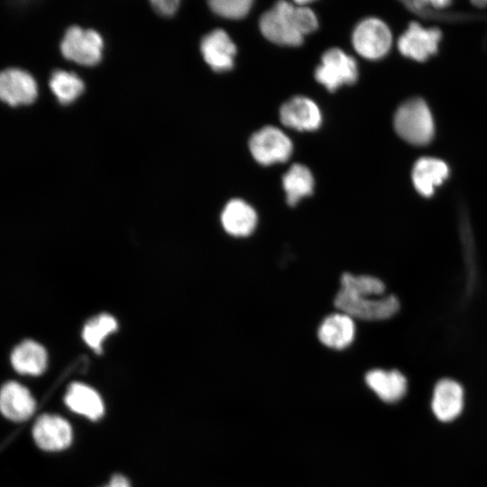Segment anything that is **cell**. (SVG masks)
I'll return each mask as SVG.
<instances>
[{"instance_id":"28","label":"cell","mask_w":487,"mask_h":487,"mask_svg":"<svg viewBox=\"0 0 487 487\" xmlns=\"http://www.w3.org/2000/svg\"><path fill=\"white\" fill-rule=\"evenodd\" d=\"M105 487H131L129 481L122 474H115Z\"/></svg>"},{"instance_id":"4","label":"cell","mask_w":487,"mask_h":487,"mask_svg":"<svg viewBox=\"0 0 487 487\" xmlns=\"http://www.w3.org/2000/svg\"><path fill=\"white\" fill-rule=\"evenodd\" d=\"M249 149L258 163L269 166L286 161L292 153L293 145L280 129L265 126L252 135Z\"/></svg>"},{"instance_id":"6","label":"cell","mask_w":487,"mask_h":487,"mask_svg":"<svg viewBox=\"0 0 487 487\" xmlns=\"http://www.w3.org/2000/svg\"><path fill=\"white\" fill-rule=\"evenodd\" d=\"M353 46L363 58L377 60L383 57L391 45L389 27L377 18H367L360 22L354 30Z\"/></svg>"},{"instance_id":"18","label":"cell","mask_w":487,"mask_h":487,"mask_svg":"<svg viewBox=\"0 0 487 487\" xmlns=\"http://www.w3.org/2000/svg\"><path fill=\"white\" fill-rule=\"evenodd\" d=\"M447 165L441 160L421 158L414 165L412 181L415 189L425 198L431 197L435 188L448 177Z\"/></svg>"},{"instance_id":"10","label":"cell","mask_w":487,"mask_h":487,"mask_svg":"<svg viewBox=\"0 0 487 487\" xmlns=\"http://www.w3.org/2000/svg\"><path fill=\"white\" fill-rule=\"evenodd\" d=\"M441 32L437 28H423L411 23L398 42L400 51L406 57L418 61L426 60L437 51Z\"/></svg>"},{"instance_id":"1","label":"cell","mask_w":487,"mask_h":487,"mask_svg":"<svg viewBox=\"0 0 487 487\" xmlns=\"http://www.w3.org/2000/svg\"><path fill=\"white\" fill-rule=\"evenodd\" d=\"M334 305L340 312L352 318L366 322L385 321L394 317L401 308V302L395 294L381 297H363L338 290Z\"/></svg>"},{"instance_id":"21","label":"cell","mask_w":487,"mask_h":487,"mask_svg":"<svg viewBox=\"0 0 487 487\" xmlns=\"http://www.w3.org/2000/svg\"><path fill=\"white\" fill-rule=\"evenodd\" d=\"M282 187L289 206H296L303 198L312 195L314 178L308 167L293 164L282 177Z\"/></svg>"},{"instance_id":"2","label":"cell","mask_w":487,"mask_h":487,"mask_svg":"<svg viewBox=\"0 0 487 487\" xmlns=\"http://www.w3.org/2000/svg\"><path fill=\"white\" fill-rule=\"evenodd\" d=\"M394 127L402 139L416 145L428 143L434 134L432 115L420 98L410 99L399 107L394 116Z\"/></svg>"},{"instance_id":"13","label":"cell","mask_w":487,"mask_h":487,"mask_svg":"<svg viewBox=\"0 0 487 487\" xmlns=\"http://www.w3.org/2000/svg\"><path fill=\"white\" fill-rule=\"evenodd\" d=\"M464 406L462 385L452 379L439 380L434 388L432 410L437 419L448 422L457 418Z\"/></svg>"},{"instance_id":"20","label":"cell","mask_w":487,"mask_h":487,"mask_svg":"<svg viewBox=\"0 0 487 487\" xmlns=\"http://www.w3.org/2000/svg\"><path fill=\"white\" fill-rule=\"evenodd\" d=\"M11 363L21 374L39 375L46 369L47 353L37 342L25 340L13 350Z\"/></svg>"},{"instance_id":"22","label":"cell","mask_w":487,"mask_h":487,"mask_svg":"<svg viewBox=\"0 0 487 487\" xmlns=\"http://www.w3.org/2000/svg\"><path fill=\"white\" fill-rule=\"evenodd\" d=\"M340 290L363 297H381L385 295L384 281L373 275H354L345 272L340 278Z\"/></svg>"},{"instance_id":"16","label":"cell","mask_w":487,"mask_h":487,"mask_svg":"<svg viewBox=\"0 0 487 487\" xmlns=\"http://www.w3.org/2000/svg\"><path fill=\"white\" fill-rule=\"evenodd\" d=\"M220 221L228 234L245 237L254 231L258 216L252 206L242 199L234 198L225 206L220 215Z\"/></svg>"},{"instance_id":"24","label":"cell","mask_w":487,"mask_h":487,"mask_svg":"<svg viewBox=\"0 0 487 487\" xmlns=\"http://www.w3.org/2000/svg\"><path fill=\"white\" fill-rule=\"evenodd\" d=\"M50 87L60 103L68 104L81 94L84 84L74 73L56 70L51 77Z\"/></svg>"},{"instance_id":"29","label":"cell","mask_w":487,"mask_h":487,"mask_svg":"<svg viewBox=\"0 0 487 487\" xmlns=\"http://www.w3.org/2000/svg\"><path fill=\"white\" fill-rule=\"evenodd\" d=\"M431 4L435 6V7H445L446 5H448L450 4L449 1H444V0H441V1H433L431 2Z\"/></svg>"},{"instance_id":"17","label":"cell","mask_w":487,"mask_h":487,"mask_svg":"<svg viewBox=\"0 0 487 487\" xmlns=\"http://www.w3.org/2000/svg\"><path fill=\"white\" fill-rule=\"evenodd\" d=\"M365 382L385 402H396L407 391L408 381L398 370L373 369L365 374Z\"/></svg>"},{"instance_id":"27","label":"cell","mask_w":487,"mask_h":487,"mask_svg":"<svg viewBox=\"0 0 487 487\" xmlns=\"http://www.w3.org/2000/svg\"><path fill=\"white\" fill-rule=\"evenodd\" d=\"M151 4L152 5L153 8L156 10L157 13L162 15H171L177 11L179 5V1L178 0H154V1H152Z\"/></svg>"},{"instance_id":"25","label":"cell","mask_w":487,"mask_h":487,"mask_svg":"<svg viewBox=\"0 0 487 487\" xmlns=\"http://www.w3.org/2000/svg\"><path fill=\"white\" fill-rule=\"evenodd\" d=\"M210 8L216 14L228 19H240L250 11L251 0H213L209 3Z\"/></svg>"},{"instance_id":"7","label":"cell","mask_w":487,"mask_h":487,"mask_svg":"<svg viewBox=\"0 0 487 487\" xmlns=\"http://www.w3.org/2000/svg\"><path fill=\"white\" fill-rule=\"evenodd\" d=\"M291 3L279 1L260 18V29L270 41L286 46H299L303 37L295 28L290 17Z\"/></svg>"},{"instance_id":"11","label":"cell","mask_w":487,"mask_h":487,"mask_svg":"<svg viewBox=\"0 0 487 487\" xmlns=\"http://www.w3.org/2000/svg\"><path fill=\"white\" fill-rule=\"evenodd\" d=\"M200 50L213 70L228 71L234 67L236 47L224 30L216 29L207 34L201 41Z\"/></svg>"},{"instance_id":"30","label":"cell","mask_w":487,"mask_h":487,"mask_svg":"<svg viewBox=\"0 0 487 487\" xmlns=\"http://www.w3.org/2000/svg\"><path fill=\"white\" fill-rule=\"evenodd\" d=\"M474 4L477 5H487V1L474 2Z\"/></svg>"},{"instance_id":"26","label":"cell","mask_w":487,"mask_h":487,"mask_svg":"<svg viewBox=\"0 0 487 487\" xmlns=\"http://www.w3.org/2000/svg\"><path fill=\"white\" fill-rule=\"evenodd\" d=\"M289 17L295 28L302 36L313 32L318 27L315 13L307 5L291 4Z\"/></svg>"},{"instance_id":"15","label":"cell","mask_w":487,"mask_h":487,"mask_svg":"<svg viewBox=\"0 0 487 487\" xmlns=\"http://www.w3.org/2000/svg\"><path fill=\"white\" fill-rule=\"evenodd\" d=\"M35 407V400L27 388L17 381H8L3 385L0 408L6 418L24 421L33 414Z\"/></svg>"},{"instance_id":"23","label":"cell","mask_w":487,"mask_h":487,"mask_svg":"<svg viewBox=\"0 0 487 487\" xmlns=\"http://www.w3.org/2000/svg\"><path fill=\"white\" fill-rule=\"evenodd\" d=\"M117 322L108 314H100L88 320L82 330V337L86 344L96 353L102 352L105 338L117 329Z\"/></svg>"},{"instance_id":"5","label":"cell","mask_w":487,"mask_h":487,"mask_svg":"<svg viewBox=\"0 0 487 487\" xmlns=\"http://www.w3.org/2000/svg\"><path fill=\"white\" fill-rule=\"evenodd\" d=\"M103 40L94 30L69 27L60 43L62 55L77 63L92 66L101 59Z\"/></svg>"},{"instance_id":"3","label":"cell","mask_w":487,"mask_h":487,"mask_svg":"<svg viewBox=\"0 0 487 487\" xmlns=\"http://www.w3.org/2000/svg\"><path fill=\"white\" fill-rule=\"evenodd\" d=\"M357 77L355 60L339 48L326 51L315 70L316 80L330 92L354 83Z\"/></svg>"},{"instance_id":"19","label":"cell","mask_w":487,"mask_h":487,"mask_svg":"<svg viewBox=\"0 0 487 487\" xmlns=\"http://www.w3.org/2000/svg\"><path fill=\"white\" fill-rule=\"evenodd\" d=\"M64 401L70 410L91 420H97L104 414V403L99 394L80 382H73L69 386Z\"/></svg>"},{"instance_id":"9","label":"cell","mask_w":487,"mask_h":487,"mask_svg":"<svg viewBox=\"0 0 487 487\" xmlns=\"http://www.w3.org/2000/svg\"><path fill=\"white\" fill-rule=\"evenodd\" d=\"M281 123L299 131H314L322 124L318 106L310 98L297 96L285 102L280 109Z\"/></svg>"},{"instance_id":"12","label":"cell","mask_w":487,"mask_h":487,"mask_svg":"<svg viewBox=\"0 0 487 487\" xmlns=\"http://www.w3.org/2000/svg\"><path fill=\"white\" fill-rule=\"evenodd\" d=\"M37 86L33 78L19 69H7L0 76V96L10 106L27 105L34 101Z\"/></svg>"},{"instance_id":"8","label":"cell","mask_w":487,"mask_h":487,"mask_svg":"<svg viewBox=\"0 0 487 487\" xmlns=\"http://www.w3.org/2000/svg\"><path fill=\"white\" fill-rule=\"evenodd\" d=\"M32 436L36 445L45 451H60L67 448L72 441V429L63 418L42 414L34 422Z\"/></svg>"},{"instance_id":"14","label":"cell","mask_w":487,"mask_h":487,"mask_svg":"<svg viewBox=\"0 0 487 487\" xmlns=\"http://www.w3.org/2000/svg\"><path fill=\"white\" fill-rule=\"evenodd\" d=\"M355 333L354 318L340 312L331 314L324 318L318 326L317 337L325 346L342 350L354 342Z\"/></svg>"}]
</instances>
